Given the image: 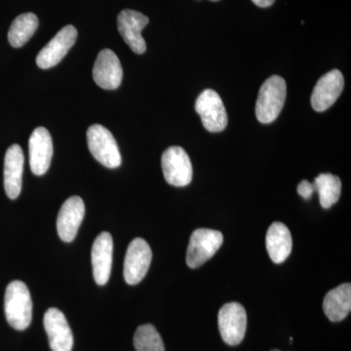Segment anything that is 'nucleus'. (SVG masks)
I'll return each mask as SVG.
<instances>
[{"label": "nucleus", "mask_w": 351, "mask_h": 351, "mask_svg": "<svg viewBox=\"0 0 351 351\" xmlns=\"http://www.w3.org/2000/svg\"><path fill=\"white\" fill-rule=\"evenodd\" d=\"M4 311L7 322L18 331H24L31 325L32 301L29 288L20 280L7 286L4 297Z\"/></svg>", "instance_id": "nucleus-1"}, {"label": "nucleus", "mask_w": 351, "mask_h": 351, "mask_svg": "<svg viewBox=\"0 0 351 351\" xmlns=\"http://www.w3.org/2000/svg\"><path fill=\"white\" fill-rule=\"evenodd\" d=\"M287 96V85L281 76L267 78L258 92L256 117L261 123L269 124L279 117Z\"/></svg>", "instance_id": "nucleus-2"}, {"label": "nucleus", "mask_w": 351, "mask_h": 351, "mask_svg": "<svg viewBox=\"0 0 351 351\" xmlns=\"http://www.w3.org/2000/svg\"><path fill=\"white\" fill-rule=\"evenodd\" d=\"M87 144L92 156L106 167L114 169L121 165V156L117 141L106 127L100 124L90 126Z\"/></svg>", "instance_id": "nucleus-3"}, {"label": "nucleus", "mask_w": 351, "mask_h": 351, "mask_svg": "<svg viewBox=\"0 0 351 351\" xmlns=\"http://www.w3.org/2000/svg\"><path fill=\"white\" fill-rule=\"evenodd\" d=\"M223 237L218 230L198 228L189 239L186 263L191 269H197L209 261L223 245Z\"/></svg>", "instance_id": "nucleus-4"}, {"label": "nucleus", "mask_w": 351, "mask_h": 351, "mask_svg": "<svg viewBox=\"0 0 351 351\" xmlns=\"http://www.w3.org/2000/svg\"><path fill=\"white\" fill-rule=\"evenodd\" d=\"M161 166L164 178L171 186H188L193 181V165L189 154L181 147H170L163 152Z\"/></svg>", "instance_id": "nucleus-5"}, {"label": "nucleus", "mask_w": 351, "mask_h": 351, "mask_svg": "<svg viewBox=\"0 0 351 351\" xmlns=\"http://www.w3.org/2000/svg\"><path fill=\"white\" fill-rule=\"evenodd\" d=\"M218 324L221 339L228 346H239L247 329V313L239 302H228L219 311Z\"/></svg>", "instance_id": "nucleus-6"}, {"label": "nucleus", "mask_w": 351, "mask_h": 351, "mask_svg": "<svg viewBox=\"0 0 351 351\" xmlns=\"http://www.w3.org/2000/svg\"><path fill=\"white\" fill-rule=\"evenodd\" d=\"M195 110L199 114L203 126L211 133L223 131L228 125L225 105L214 90L206 89L199 95L196 100Z\"/></svg>", "instance_id": "nucleus-7"}, {"label": "nucleus", "mask_w": 351, "mask_h": 351, "mask_svg": "<svg viewBox=\"0 0 351 351\" xmlns=\"http://www.w3.org/2000/svg\"><path fill=\"white\" fill-rule=\"evenodd\" d=\"M152 260V252L147 242L136 239L127 249L124 261V279L129 285L140 283L149 271Z\"/></svg>", "instance_id": "nucleus-8"}, {"label": "nucleus", "mask_w": 351, "mask_h": 351, "mask_svg": "<svg viewBox=\"0 0 351 351\" xmlns=\"http://www.w3.org/2000/svg\"><path fill=\"white\" fill-rule=\"evenodd\" d=\"M149 22V18L144 14L131 9L122 10L117 17L119 34L136 54H144L147 50V43L143 38L142 32Z\"/></svg>", "instance_id": "nucleus-9"}, {"label": "nucleus", "mask_w": 351, "mask_h": 351, "mask_svg": "<svg viewBox=\"0 0 351 351\" xmlns=\"http://www.w3.org/2000/svg\"><path fill=\"white\" fill-rule=\"evenodd\" d=\"M77 31L73 25L63 27L36 57L39 68L47 69L59 64L66 57L71 48L75 45Z\"/></svg>", "instance_id": "nucleus-10"}, {"label": "nucleus", "mask_w": 351, "mask_h": 351, "mask_svg": "<svg viewBox=\"0 0 351 351\" xmlns=\"http://www.w3.org/2000/svg\"><path fill=\"white\" fill-rule=\"evenodd\" d=\"M343 86L345 80L343 73L338 69L329 71L316 83L311 95V107L315 112H325L338 100Z\"/></svg>", "instance_id": "nucleus-11"}, {"label": "nucleus", "mask_w": 351, "mask_h": 351, "mask_svg": "<svg viewBox=\"0 0 351 351\" xmlns=\"http://www.w3.org/2000/svg\"><path fill=\"white\" fill-rule=\"evenodd\" d=\"M44 329L52 351H71L73 336L66 316L60 309L51 307L44 314Z\"/></svg>", "instance_id": "nucleus-12"}, {"label": "nucleus", "mask_w": 351, "mask_h": 351, "mask_svg": "<svg viewBox=\"0 0 351 351\" xmlns=\"http://www.w3.org/2000/svg\"><path fill=\"white\" fill-rule=\"evenodd\" d=\"M85 215V205L80 196H71L64 201L57 219V230L64 242L75 240Z\"/></svg>", "instance_id": "nucleus-13"}, {"label": "nucleus", "mask_w": 351, "mask_h": 351, "mask_svg": "<svg viewBox=\"0 0 351 351\" xmlns=\"http://www.w3.org/2000/svg\"><path fill=\"white\" fill-rule=\"evenodd\" d=\"M123 77L119 57L110 49L99 53L93 68L94 82L106 90H114L120 86Z\"/></svg>", "instance_id": "nucleus-14"}, {"label": "nucleus", "mask_w": 351, "mask_h": 351, "mask_svg": "<svg viewBox=\"0 0 351 351\" xmlns=\"http://www.w3.org/2000/svg\"><path fill=\"white\" fill-rule=\"evenodd\" d=\"M29 165L36 176L45 174L49 169L53 156V142L49 131L38 127L32 132L29 142Z\"/></svg>", "instance_id": "nucleus-15"}, {"label": "nucleus", "mask_w": 351, "mask_h": 351, "mask_svg": "<svg viewBox=\"0 0 351 351\" xmlns=\"http://www.w3.org/2000/svg\"><path fill=\"white\" fill-rule=\"evenodd\" d=\"M113 241L112 235L101 232L95 239L92 247L91 261L95 281L98 285L108 283L112 272Z\"/></svg>", "instance_id": "nucleus-16"}, {"label": "nucleus", "mask_w": 351, "mask_h": 351, "mask_svg": "<svg viewBox=\"0 0 351 351\" xmlns=\"http://www.w3.org/2000/svg\"><path fill=\"white\" fill-rule=\"evenodd\" d=\"M25 157L22 147L13 145L7 149L4 159V189L10 199L19 197L22 191Z\"/></svg>", "instance_id": "nucleus-17"}, {"label": "nucleus", "mask_w": 351, "mask_h": 351, "mask_svg": "<svg viewBox=\"0 0 351 351\" xmlns=\"http://www.w3.org/2000/svg\"><path fill=\"white\" fill-rule=\"evenodd\" d=\"M293 248L292 235L287 226L276 221L267 233V249L272 262L282 263L287 260Z\"/></svg>", "instance_id": "nucleus-18"}, {"label": "nucleus", "mask_w": 351, "mask_h": 351, "mask_svg": "<svg viewBox=\"0 0 351 351\" xmlns=\"http://www.w3.org/2000/svg\"><path fill=\"white\" fill-rule=\"evenodd\" d=\"M323 311L332 322L346 319L351 311L350 283L341 284L330 291L323 301Z\"/></svg>", "instance_id": "nucleus-19"}, {"label": "nucleus", "mask_w": 351, "mask_h": 351, "mask_svg": "<svg viewBox=\"0 0 351 351\" xmlns=\"http://www.w3.org/2000/svg\"><path fill=\"white\" fill-rule=\"evenodd\" d=\"M38 18L34 13H24L13 21L8 32V40L15 48L24 46L38 27Z\"/></svg>", "instance_id": "nucleus-20"}, {"label": "nucleus", "mask_w": 351, "mask_h": 351, "mask_svg": "<svg viewBox=\"0 0 351 351\" xmlns=\"http://www.w3.org/2000/svg\"><path fill=\"white\" fill-rule=\"evenodd\" d=\"M314 191L319 195L321 206L329 209L338 202L341 197V182L337 176L325 173L315 178L313 182Z\"/></svg>", "instance_id": "nucleus-21"}, {"label": "nucleus", "mask_w": 351, "mask_h": 351, "mask_svg": "<svg viewBox=\"0 0 351 351\" xmlns=\"http://www.w3.org/2000/svg\"><path fill=\"white\" fill-rule=\"evenodd\" d=\"M134 348L137 351H165L162 338L152 324L138 328L134 336Z\"/></svg>", "instance_id": "nucleus-22"}, {"label": "nucleus", "mask_w": 351, "mask_h": 351, "mask_svg": "<svg viewBox=\"0 0 351 351\" xmlns=\"http://www.w3.org/2000/svg\"><path fill=\"white\" fill-rule=\"evenodd\" d=\"M298 193H299V195H301L304 199H311L314 193L313 184L306 181V180H304V181L300 182L299 186H298Z\"/></svg>", "instance_id": "nucleus-23"}, {"label": "nucleus", "mask_w": 351, "mask_h": 351, "mask_svg": "<svg viewBox=\"0 0 351 351\" xmlns=\"http://www.w3.org/2000/svg\"><path fill=\"white\" fill-rule=\"evenodd\" d=\"M254 4L262 8H267V7L271 6L274 3L276 0H252Z\"/></svg>", "instance_id": "nucleus-24"}, {"label": "nucleus", "mask_w": 351, "mask_h": 351, "mask_svg": "<svg viewBox=\"0 0 351 351\" xmlns=\"http://www.w3.org/2000/svg\"><path fill=\"white\" fill-rule=\"evenodd\" d=\"M211 1H219V0H211Z\"/></svg>", "instance_id": "nucleus-25"}, {"label": "nucleus", "mask_w": 351, "mask_h": 351, "mask_svg": "<svg viewBox=\"0 0 351 351\" xmlns=\"http://www.w3.org/2000/svg\"><path fill=\"white\" fill-rule=\"evenodd\" d=\"M271 351H280V350H271Z\"/></svg>", "instance_id": "nucleus-26"}]
</instances>
